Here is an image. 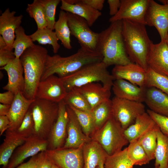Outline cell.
Returning <instances> with one entry per match:
<instances>
[{
    "label": "cell",
    "mask_w": 168,
    "mask_h": 168,
    "mask_svg": "<svg viewBox=\"0 0 168 168\" xmlns=\"http://www.w3.org/2000/svg\"><path fill=\"white\" fill-rule=\"evenodd\" d=\"M111 23L107 28L99 33L96 51L102 55V62L107 67L132 63L125 47L122 20Z\"/></svg>",
    "instance_id": "obj_1"
},
{
    "label": "cell",
    "mask_w": 168,
    "mask_h": 168,
    "mask_svg": "<svg viewBox=\"0 0 168 168\" xmlns=\"http://www.w3.org/2000/svg\"><path fill=\"white\" fill-rule=\"evenodd\" d=\"M102 55L93 51L81 47L75 54L66 57L55 54L48 55L41 80L57 74L62 78L77 71L84 66L102 61Z\"/></svg>",
    "instance_id": "obj_2"
},
{
    "label": "cell",
    "mask_w": 168,
    "mask_h": 168,
    "mask_svg": "<svg viewBox=\"0 0 168 168\" xmlns=\"http://www.w3.org/2000/svg\"><path fill=\"white\" fill-rule=\"evenodd\" d=\"M122 25L125 47L129 59L147 71L148 68L147 56L153 43L145 25L127 20H122Z\"/></svg>",
    "instance_id": "obj_3"
},
{
    "label": "cell",
    "mask_w": 168,
    "mask_h": 168,
    "mask_svg": "<svg viewBox=\"0 0 168 168\" xmlns=\"http://www.w3.org/2000/svg\"><path fill=\"white\" fill-rule=\"evenodd\" d=\"M48 51L46 48L35 44L27 49L20 59L24 71L25 86L22 93L27 99L34 100L38 85L45 68Z\"/></svg>",
    "instance_id": "obj_4"
},
{
    "label": "cell",
    "mask_w": 168,
    "mask_h": 168,
    "mask_svg": "<svg viewBox=\"0 0 168 168\" xmlns=\"http://www.w3.org/2000/svg\"><path fill=\"white\" fill-rule=\"evenodd\" d=\"M107 68L102 61L93 63L61 79L67 92L96 82H100L104 86L111 89L115 79Z\"/></svg>",
    "instance_id": "obj_5"
},
{
    "label": "cell",
    "mask_w": 168,
    "mask_h": 168,
    "mask_svg": "<svg viewBox=\"0 0 168 168\" xmlns=\"http://www.w3.org/2000/svg\"><path fill=\"white\" fill-rule=\"evenodd\" d=\"M91 138L100 145L109 156L120 151L124 146L129 143L124 130L113 115Z\"/></svg>",
    "instance_id": "obj_6"
},
{
    "label": "cell",
    "mask_w": 168,
    "mask_h": 168,
    "mask_svg": "<svg viewBox=\"0 0 168 168\" xmlns=\"http://www.w3.org/2000/svg\"><path fill=\"white\" fill-rule=\"evenodd\" d=\"M30 108L34 122L33 135L47 140L58 117V103L35 98Z\"/></svg>",
    "instance_id": "obj_7"
},
{
    "label": "cell",
    "mask_w": 168,
    "mask_h": 168,
    "mask_svg": "<svg viewBox=\"0 0 168 168\" xmlns=\"http://www.w3.org/2000/svg\"><path fill=\"white\" fill-rule=\"evenodd\" d=\"M111 100L113 115L125 130L135 122L136 118L145 112L142 102L114 96Z\"/></svg>",
    "instance_id": "obj_8"
},
{
    "label": "cell",
    "mask_w": 168,
    "mask_h": 168,
    "mask_svg": "<svg viewBox=\"0 0 168 168\" xmlns=\"http://www.w3.org/2000/svg\"><path fill=\"white\" fill-rule=\"evenodd\" d=\"M67 12L71 35L77 39L81 47L96 51L99 33L91 30L84 19L74 14Z\"/></svg>",
    "instance_id": "obj_9"
},
{
    "label": "cell",
    "mask_w": 168,
    "mask_h": 168,
    "mask_svg": "<svg viewBox=\"0 0 168 168\" xmlns=\"http://www.w3.org/2000/svg\"><path fill=\"white\" fill-rule=\"evenodd\" d=\"M160 4L149 0L146 16V25L155 27L158 31L161 41H165L168 35V0H159Z\"/></svg>",
    "instance_id": "obj_10"
},
{
    "label": "cell",
    "mask_w": 168,
    "mask_h": 168,
    "mask_svg": "<svg viewBox=\"0 0 168 168\" xmlns=\"http://www.w3.org/2000/svg\"><path fill=\"white\" fill-rule=\"evenodd\" d=\"M149 0H121L117 13L109 20L111 23L127 20L146 25L145 16Z\"/></svg>",
    "instance_id": "obj_11"
},
{
    "label": "cell",
    "mask_w": 168,
    "mask_h": 168,
    "mask_svg": "<svg viewBox=\"0 0 168 168\" xmlns=\"http://www.w3.org/2000/svg\"><path fill=\"white\" fill-rule=\"evenodd\" d=\"M47 140L40 138L33 135L15 150L9 161L7 168H16L28 157L36 155L47 150Z\"/></svg>",
    "instance_id": "obj_12"
},
{
    "label": "cell",
    "mask_w": 168,
    "mask_h": 168,
    "mask_svg": "<svg viewBox=\"0 0 168 168\" xmlns=\"http://www.w3.org/2000/svg\"><path fill=\"white\" fill-rule=\"evenodd\" d=\"M67 93L61 78L53 75L40 81L37 88L35 98L58 103L63 100Z\"/></svg>",
    "instance_id": "obj_13"
},
{
    "label": "cell",
    "mask_w": 168,
    "mask_h": 168,
    "mask_svg": "<svg viewBox=\"0 0 168 168\" xmlns=\"http://www.w3.org/2000/svg\"><path fill=\"white\" fill-rule=\"evenodd\" d=\"M68 120L66 105L63 100L58 103V117L47 139V150H54L63 147L67 138Z\"/></svg>",
    "instance_id": "obj_14"
},
{
    "label": "cell",
    "mask_w": 168,
    "mask_h": 168,
    "mask_svg": "<svg viewBox=\"0 0 168 168\" xmlns=\"http://www.w3.org/2000/svg\"><path fill=\"white\" fill-rule=\"evenodd\" d=\"M83 145L77 148H60L46 151L52 162L60 168H83Z\"/></svg>",
    "instance_id": "obj_15"
},
{
    "label": "cell",
    "mask_w": 168,
    "mask_h": 168,
    "mask_svg": "<svg viewBox=\"0 0 168 168\" xmlns=\"http://www.w3.org/2000/svg\"><path fill=\"white\" fill-rule=\"evenodd\" d=\"M68 120L67 126V137L63 149L78 148L85 143L92 140L91 137L83 133L74 112L66 105Z\"/></svg>",
    "instance_id": "obj_16"
},
{
    "label": "cell",
    "mask_w": 168,
    "mask_h": 168,
    "mask_svg": "<svg viewBox=\"0 0 168 168\" xmlns=\"http://www.w3.org/2000/svg\"><path fill=\"white\" fill-rule=\"evenodd\" d=\"M147 62L148 68L168 77V46L166 40L152 44Z\"/></svg>",
    "instance_id": "obj_17"
},
{
    "label": "cell",
    "mask_w": 168,
    "mask_h": 168,
    "mask_svg": "<svg viewBox=\"0 0 168 168\" xmlns=\"http://www.w3.org/2000/svg\"><path fill=\"white\" fill-rule=\"evenodd\" d=\"M146 71L143 68L132 63L115 66L111 74L115 80L124 79L140 87H146Z\"/></svg>",
    "instance_id": "obj_18"
},
{
    "label": "cell",
    "mask_w": 168,
    "mask_h": 168,
    "mask_svg": "<svg viewBox=\"0 0 168 168\" xmlns=\"http://www.w3.org/2000/svg\"><path fill=\"white\" fill-rule=\"evenodd\" d=\"M16 12L6 9L0 16V34L5 40L9 49L12 50L16 30L20 26L22 15L15 16Z\"/></svg>",
    "instance_id": "obj_19"
},
{
    "label": "cell",
    "mask_w": 168,
    "mask_h": 168,
    "mask_svg": "<svg viewBox=\"0 0 168 168\" xmlns=\"http://www.w3.org/2000/svg\"><path fill=\"white\" fill-rule=\"evenodd\" d=\"M0 69L6 71L8 76V82L3 89L15 95L23 93L25 86L24 71L20 58H15Z\"/></svg>",
    "instance_id": "obj_20"
},
{
    "label": "cell",
    "mask_w": 168,
    "mask_h": 168,
    "mask_svg": "<svg viewBox=\"0 0 168 168\" xmlns=\"http://www.w3.org/2000/svg\"><path fill=\"white\" fill-rule=\"evenodd\" d=\"M115 96L128 100L144 102L147 88L139 86L122 79L115 80L112 87Z\"/></svg>",
    "instance_id": "obj_21"
},
{
    "label": "cell",
    "mask_w": 168,
    "mask_h": 168,
    "mask_svg": "<svg viewBox=\"0 0 168 168\" xmlns=\"http://www.w3.org/2000/svg\"><path fill=\"white\" fill-rule=\"evenodd\" d=\"M61 10L83 18L90 27L92 26L102 15L100 11L83 3L81 0H61Z\"/></svg>",
    "instance_id": "obj_22"
},
{
    "label": "cell",
    "mask_w": 168,
    "mask_h": 168,
    "mask_svg": "<svg viewBox=\"0 0 168 168\" xmlns=\"http://www.w3.org/2000/svg\"><path fill=\"white\" fill-rule=\"evenodd\" d=\"M34 100L27 99L21 92L15 95L7 115L10 122L9 127L7 130L14 131L19 126Z\"/></svg>",
    "instance_id": "obj_23"
},
{
    "label": "cell",
    "mask_w": 168,
    "mask_h": 168,
    "mask_svg": "<svg viewBox=\"0 0 168 168\" xmlns=\"http://www.w3.org/2000/svg\"><path fill=\"white\" fill-rule=\"evenodd\" d=\"M76 88L85 96L92 109L110 99L111 89L99 83H91Z\"/></svg>",
    "instance_id": "obj_24"
},
{
    "label": "cell",
    "mask_w": 168,
    "mask_h": 168,
    "mask_svg": "<svg viewBox=\"0 0 168 168\" xmlns=\"http://www.w3.org/2000/svg\"><path fill=\"white\" fill-rule=\"evenodd\" d=\"M157 125L146 112L139 116L134 124L124 130V133L129 142L138 140Z\"/></svg>",
    "instance_id": "obj_25"
},
{
    "label": "cell",
    "mask_w": 168,
    "mask_h": 168,
    "mask_svg": "<svg viewBox=\"0 0 168 168\" xmlns=\"http://www.w3.org/2000/svg\"><path fill=\"white\" fill-rule=\"evenodd\" d=\"M83 168H96L105 162L108 155L100 145L92 140L84 144L82 147Z\"/></svg>",
    "instance_id": "obj_26"
},
{
    "label": "cell",
    "mask_w": 168,
    "mask_h": 168,
    "mask_svg": "<svg viewBox=\"0 0 168 168\" xmlns=\"http://www.w3.org/2000/svg\"><path fill=\"white\" fill-rule=\"evenodd\" d=\"M144 102L150 110L168 116V96L160 90L154 87L147 88Z\"/></svg>",
    "instance_id": "obj_27"
},
{
    "label": "cell",
    "mask_w": 168,
    "mask_h": 168,
    "mask_svg": "<svg viewBox=\"0 0 168 168\" xmlns=\"http://www.w3.org/2000/svg\"><path fill=\"white\" fill-rule=\"evenodd\" d=\"M5 138L0 146V165L7 168L9 161L16 148L25 142L26 139L21 138L12 131L7 130Z\"/></svg>",
    "instance_id": "obj_28"
},
{
    "label": "cell",
    "mask_w": 168,
    "mask_h": 168,
    "mask_svg": "<svg viewBox=\"0 0 168 168\" xmlns=\"http://www.w3.org/2000/svg\"><path fill=\"white\" fill-rule=\"evenodd\" d=\"M58 40L66 49H72L70 39L71 32L68 22L67 12L61 10L58 20L56 21L54 29Z\"/></svg>",
    "instance_id": "obj_29"
},
{
    "label": "cell",
    "mask_w": 168,
    "mask_h": 168,
    "mask_svg": "<svg viewBox=\"0 0 168 168\" xmlns=\"http://www.w3.org/2000/svg\"><path fill=\"white\" fill-rule=\"evenodd\" d=\"M155 159L154 168H168V137L160 129L157 133Z\"/></svg>",
    "instance_id": "obj_30"
},
{
    "label": "cell",
    "mask_w": 168,
    "mask_h": 168,
    "mask_svg": "<svg viewBox=\"0 0 168 168\" xmlns=\"http://www.w3.org/2000/svg\"><path fill=\"white\" fill-rule=\"evenodd\" d=\"M47 27L37 29L30 36L33 42L37 41L41 44H48L52 46L54 54L58 52L60 45L55 31Z\"/></svg>",
    "instance_id": "obj_31"
},
{
    "label": "cell",
    "mask_w": 168,
    "mask_h": 168,
    "mask_svg": "<svg viewBox=\"0 0 168 168\" xmlns=\"http://www.w3.org/2000/svg\"><path fill=\"white\" fill-rule=\"evenodd\" d=\"M91 113L96 131L100 128L113 115L111 100L103 102L93 108Z\"/></svg>",
    "instance_id": "obj_32"
},
{
    "label": "cell",
    "mask_w": 168,
    "mask_h": 168,
    "mask_svg": "<svg viewBox=\"0 0 168 168\" xmlns=\"http://www.w3.org/2000/svg\"><path fill=\"white\" fill-rule=\"evenodd\" d=\"M127 148L128 156L133 165L141 166L150 161L138 140L129 142Z\"/></svg>",
    "instance_id": "obj_33"
},
{
    "label": "cell",
    "mask_w": 168,
    "mask_h": 168,
    "mask_svg": "<svg viewBox=\"0 0 168 168\" xmlns=\"http://www.w3.org/2000/svg\"><path fill=\"white\" fill-rule=\"evenodd\" d=\"M15 39L13 48L16 58H20L21 55L27 49L35 45L30 35H26L24 28L20 26L15 32Z\"/></svg>",
    "instance_id": "obj_34"
},
{
    "label": "cell",
    "mask_w": 168,
    "mask_h": 168,
    "mask_svg": "<svg viewBox=\"0 0 168 168\" xmlns=\"http://www.w3.org/2000/svg\"><path fill=\"white\" fill-rule=\"evenodd\" d=\"M66 105L76 109L87 112H91L92 109L85 96L76 88L67 92L63 100Z\"/></svg>",
    "instance_id": "obj_35"
},
{
    "label": "cell",
    "mask_w": 168,
    "mask_h": 168,
    "mask_svg": "<svg viewBox=\"0 0 168 168\" xmlns=\"http://www.w3.org/2000/svg\"><path fill=\"white\" fill-rule=\"evenodd\" d=\"M159 129L157 125L138 139L147 153L150 161L155 158L157 144V133Z\"/></svg>",
    "instance_id": "obj_36"
},
{
    "label": "cell",
    "mask_w": 168,
    "mask_h": 168,
    "mask_svg": "<svg viewBox=\"0 0 168 168\" xmlns=\"http://www.w3.org/2000/svg\"><path fill=\"white\" fill-rule=\"evenodd\" d=\"M133 166L128 156L127 147L114 154L108 155L104 164V168H133Z\"/></svg>",
    "instance_id": "obj_37"
},
{
    "label": "cell",
    "mask_w": 168,
    "mask_h": 168,
    "mask_svg": "<svg viewBox=\"0 0 168 168\" xmlns=\"http://www.w3.org/2000/svg\"><path fill=\"white\" fill-rule=\"evenodd\" d=\"M145 87L156 88L168 96V77L156 72L148 68L146 71Z\"/></svg>",
    "instance_id": "obj_38"
},
{
    "label": "cell",
    "mask_w": 168,
    "mask_h": 168,
    "mask_svg": "<svg viewBox=\"0 0 168 168\" xmlns=\"http://www.w3.org/2000/svg\"><path fill=\"white\" fill-rule=\"evenodd\" d=\"M26 11L30 17L35 20L38 29L47 27L44 9L39 0H34L32 3L28 4Z\"/></svg>",
    "instance_id": "obj_39"
},
{
    "label": "cell",
    "mask_w": 168,
    "mask_h": 168,
    "mask_svg": "<svg viewBox=\"0 0 168 168\" xmlns=\"http://www.w3.org/2000/svg\"><path fill=\"white\" fill-rule=\"evenodd\" d=\"M68 106L75 114L84 133L87 136L91 137L96 131L94 122L91 111L81 110L72 107Z\"/></svg>",
    "instance_id": "obj_40"
},
{
    "label": "cell",
    "mask_w": 168,
    "mask_h": 168,
    "mask_svg": "<svg viewBox=\"0 0 168 168\" xmlns=\"http://www.w3.org/2000/svg\"><path fill=\"white\" fill-rule=\"evenodd\" d=\"M34 130V122L29 108L20 125L12 131L18 137L26 139L33 135Z\"/></svg>",
    "instance_id": "obj_41"
},
{
    "label": "cell",
    "mask_w": 168,
    "mask_h": 168,
    "mask_svg": "<svg viewBox=\"0 0 168 168\" xmlns=\"http://www.w3.org/2000/svg\"><path fill=\"white\" fill-rule=\"evenodd\" d=\"M42 5L47 23V27L53 30L56 22L55 14L56 8L60 0H39Z\"/></svg>",
    "instance_id": "obj_42"
},
{
    "label": "cell",
    "mask_w": 168,
    "mask_h": 168,
    "mask_svg": "<svg viewBox=\"0 0 168 168\" xmlns=\"http://www.w3.org/2000/svg\"><path fill=\"white\" fill-rule=\"evenodd\" d=\"M147 112L158 125L161 131L168 137V116L159 114L150 109H147Z\"/></svg>",
    "instance_id": "obj_43"
},
{
    "label": "cell",
    "mask_w": 168,
    "mask_h": 168,
    "mask_svg": "<svg viewBox=\"0 0 168 168\" xmlns=\"http://www.w3.org/2000/svg\"><path fill=\"white\" fill-rule=\"evenodd\" d=\"M16 58L14 52L7 47L0 49V67L7 65Z\"/></svg>",
    "instance_id": "obj_44"
},
{
    "label": "cell",
    "mask_w": 168,
    "mask_h": 168,
    "mask_svg": "<svg viewBox=\"0 0 168 168\" xmlns=\"http://www.w3.org/2000/svg\"><path fill=\"white\" fill-rule=\"evenodd\" d=\"M46 151H42L38 154L36 168H51L53 163L47 155Z\"/></svg>",
    "instance_id": "obj_45"
},
{
    "label": "cell",
    "mask_w": 168,
    "mask_h": 168,
    "mask_svg": "<svg viewBox=\"0 0 168 168\" xmlns=\"http://www.w3.org/2000/svg\"><path fill=\"white\" fill-rule=\"evenodd\" d=\"M15 96V95L10 91L0 93V103L11 105L14 99Z\"/></svg>",
    "instance_id": "obj_46"
},
{
    "label": "cell",
    "mask_w": 168,
    "mask_h": 168,
    "mask_svg": "<svg viewBox=\"0 0 168 168\" xmlns=\"http://www.w3.org/2000/svg\"><path fill=\"white\" fill-rule=\"evenodd\" d=\"M81 1L83 3L99 11L103 9L105 2L104 0H81Z\"/></svg>",
    "instance_id": "obj_47"
},
{
    "label": "cell",
    "mask_w": 168,
    "mask_h": 168,
    "mask_svg": "<svg viewBox=\"0 0 168 168\" xmlns=\"http://www.w3.org/2000/svg\"><path fill=\"white\" fill-rule=\"evenodd\" d=\"M109 5V14L113 16L118 12L121 5V0H108Z\"/></svg>",
    "instance_id": "obj_48"
},
{
    "label": "cell",
    "mask_w": 168,
    "mask_h": 168,
    "mask_svg": "<svg viewBox=\"0 0 168 168\" xmlns=\"http://www.w3.org/2000/svg\"><path fill=\"white\" fill-rule=\"evenodd\" d=\"M38 154L31 157L28 161L22 163L16 168H36L38 157Z\"/></svg>",
    "instance_id": "obj_49"
},
{
    "label": "cell",
    "mask_w": 168,
    "mask_h": 168,
    "mask_svg": "<svg viewBox=\"0 0 168 168\" xmlns=\"http://www.w3.org/2000/svg\"><path fill=\"white\" fill-rule=\"evenodd\" d=\"M10 122L7 116L0 115V136L9 128Z\"/></svg>",
    "instance_id": "obj_50"
},
{
    "label": "cell",
    "mask_w": 168,
    "mask_h": 168,
    "mask_svg": "<svg viewBox=\"0 0 168 168\" xmlns=\"http://www.w3.org/2000/svg\"><path fill=\"white\" fill-rule=\"evenodd\" d=\"M11 105L0 104V115L7 116L9 112Z\"/></svg>",
    "instance_id": "obj_51"
},
{
    "label": "cell",
    "mask_w": 168,
    "mask_h": 168,
    "mask_svg": "<svg viewBox=\"0 0 168 168\" xmlns=\"http://www.w3.org/2000/svg\"><path fill=\"white\" fill-rule=\"evenodd\" d=\"M7 47L6 43L2 36H0V49Z\"/></svg>",
    "instance_id": "obj_52"
},
{
    "label": "cell",
    "mask_w": 168,
    "mask_h": 168,
    "mask_svg": "<svg viewBox=\"0 0 168 168\" xmlns=\"http://www.w3.org/2000/svg\"><path fill=\"white\" fill-rule=\"evenodd\" d=\"M104 162H103L98 165L96 168H104Z\"/></svg>",
    "instance_id": "obj_53"
},
{
    "label": "cell",
    "mask_w": 168,
    "mask_h": 168,
    "mask_svg": "<svg viewBox=\"0 0 168 168\" xmlns=\"http://www.w3.org/2000/svg\"><path fill=\"white\" fill-rule=\"evenodd\" d=\"M51 168H60L58 166L54 164H53L52 166L51 167Z\"/></svg>",
    "instance_id": "obj_54"
},
{
    "label": "cell",
    "mask_w": 168,
    "mask_h": 168,
    "mask_svg": "<svg viewBox=\"0 0 168 168\" xmlns=\"http://www.w3.org/2000/svg\"><path fill=\"white\" fill-rule=\"evenodd\" d=\"M167 44L168 45V35L167 36V38H166V40H165Z\"/></svg>",
    "instance_id": "obj_55"
},
{
    "label": "cell",
    "mask_w": 168,
    "mask_h": 168,
    "mask_svg": "<svg viewBox=\"0 0 168 168\" xmlns=\"http://www.w3.org/2000/svg\"></svg>",
    "instance_id": "obj_56"
}]
</instances>
